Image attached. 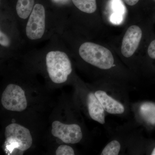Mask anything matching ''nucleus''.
I'll return each instance as SVG.
<instances>
[{
	"label": "nucleus",
	"instance_id": "1",
	"mask_svg": "<svg viewBox=\"0 0 155 155\" xmlns=\"http://www.w3.org/2000/svg\"><path fill=\"white\" fill-rule=\"evenodd\" d=\"M45 60L48 74L52 81L56 84L66 82L72 72L68 55L61 50H51L47 54Z\"/></svg>",
	"mask_w": 155,
	"mask_h": 155
},
{
	"label": "nucleus",
	"instance_id": "2",
	"mask_svg": "<svg viewBox=\"0 0 155 155\" xmlns=\"http://www.w3.org/2000/svg\"><path fill=\"white\" fill-rule=\"evenodd\" d=\"M78 53L84 61L100 69H110L114 66V58L110 51L94 43H83L79 48Z\"/></svg>",
	"mask_w": 155,
	"mask_h": 155
},
{
	"label": "nucleus",
	"instance_id": "3",
	"mask_svg": "<svg viewBox=\"0 0 155 155\" xmlns=\"http://www.w3.org/2000/svg\"><path fill=\"white\" fill-rule=\"evenodd\" d=\"M47 27V14L43 5L36 4L25 26V32L28 39L36 41L43 37Z\"/></svg>",
	"mask_w": 155,
	"mask_h": 155
},
{
	"label": "nucleus",
	"instance_id": "4",
	"mask_svg": "<svg viewBox=\"0 0 155 155\" xmlns=\"http://www.w3.org/2000/svg\"><path fill=\"white\" fill-rule=\"evenodd\" d=\"M5 136L6 147L10 151L17 148L24 151L30 148L32 145V137L29 130L17 123H12L6 127Z\"/></svg>",
	"mask_w": 155,
	"mask_h": 155
},
{
	"label": "nucleus",
	"instance_id": "5",
	"mask_svg": "<svg viewBox=\"0 0 155 155\" xmlns=\"http://www.w3.org/2000/svg\"><path fill=\"white\" fill-rule=\"evenodd\" d=\"M2 104L3 107L8 110H24L27 106L25 91L17 84H8L2 95Z\"/></svg>",
	"mask_w": 155,
	"mask_h": 155
},
{
	"label": "nucleus",
	"instance_id": "6",
	"mask_svg": "<svg viewBox=\"0 0 155 155\" xmlns=\"http://www.w3.org/2000/svg\"><path fill=\"white\" fill-rule=\"evenodd\" d=\"M51 133L66 143H78L82 139L81 128L77 124H65L58 121H54L52 125Z\"/></svg>",
	"mask_w": 155,
	"mask_h": 155
},
{
	"label": "nucleus",
	"instance_id": "7",
	"mask_svg": "<svg viewBox=\"0 0 155 155\" xmlns=\"http://www.w3.org/2000/svg\"><path fill=\"white\" fill-rule=\"evenodd\" d=\"M142 32L138 26H130L125 32L122 40L121 52L125 58H130L136 51L141 41Z\"/></svg>",
	"mask_w": 155,
	"mask_h": 155
},
{
	"label": "nucleus",
	"instance_id": "8",
	"mask_svg": "<svg viewBox=\"0 0 155 155\" xmlns=\"http://www.w3.org/2000/svg\"><path fill=\"white\" fill-rule=\"evenodd\" d=\"M94 94L105 110L109 114H121L125 111V108L123 105L108 95L105 92L98 91L95 93Z\"/></svg>",
	"mask_w": 155,
	"mask_h": 155
},
{
	"label": "nucleus",
	"instance_id": "9",
	"mask_svg": "<svg viewBox=\"0 0 155 155\" xmlns=\"http://www.w3.org/2000/svg\"><path fill=\"white\" fill-rule=\"evenodd\" d=\"M87 106L89 114L92 119L101 124H104L105 122L104 109L93 93H90L88 95Z\"/></svg>",
	"mask_w": 155,
	"mask_h": 155
},
{
	"label": "nucleus",
	"instance_id": "10",
	"mask_svg": "<svg viewBox=\"0 0 155 155\" xmlns=\"http://www.w3.org/2000/svg\"><path fill=\"white\" fill-rule=\"evenodd\" d=\"M35 5V0H17L16 6L17 16L23 20L28 19Z\"/></svg>",
	"mask_w": 155,
	"mask_h": 155
},
{
	"label": "nucleus",
	"instance_id": "11",
	"mask_svg": "<svg viewBox=\"0 0 155 155\" xmlns=\"http://www.w3.org/2000/svg\"><path fill=\"white\" fill-rule=\"evenodd\" d=\"M74 5L81 12L91 14L97 10L96 0H72Z\"/></svg>",
	"mask_w": 155,
	"mask_h": 155
},
{
	"label": "nucleus",
	"instance_id": "12",
	"mask_svg": "<svg viewBox=\"0 0 155 155\" xmlns=\"http://www.w3.org/2000/svg\"><path fill=\"white\" fill-rule=\"evenodd\" d=\"M141 113L148 122L155 124V104L152 103H145L141 107Z\"/></svg>",
	"mask_w": 155,
	"mask_h": 155
},
{
	"label": "nucleus",
	"instance_id": "13",
	"mask_svg": "<svg viewBox=\"0 0 155 155\" xmlns=\"http://www.w3.org/2000/svg\"><path fill=\"white\" fill-rule=\"evenodd\" d=\"M120 148L121 145L119 142L116 140H113L105 147L101 155H117L119 154Z\"/></svg>",
	"mask_w": 155,
	"mask_h": 155
},
{
	"label": "nucleus",
	"instance_id": "14",
	"mask_svg": "<svg viewBox=\"0 0 155 155\" xmlns=\"http://www.w3.org/2000/svg\"><path fill=\"white\" fill-rule=\"evenodd\" d=\"M57 155H75L74 150L69 146L62 145L58 148L56 151Z\"/></svg>",
	"mask_w": 155,
	"mask_h": 155
},
{
	"label": "nucleus",
	"instance_id": "15",
	"mask_svg": "<svg viewBox=\"0 0 155 155\" xmlns=\"http://www.w3.org/2000/svg\"><path fill=\"white\" fill-rule=\"evenodd\" d=\"M112 9L114 14L123 15L125 13V7L120 0H114L112 4Z\"/></svg>",
	"mask_w": 155,
	"mask_h": 155
},
{
	"label": "nucleus",
	"instance_id": "16",
	"mask_svg": "<svg viewBox=\"0 0 155 155\" xmlns=\"http://www.w3.org/2000/svg\"><path fill=\"white\" fill-rule=\"evenodd\" d=\"M123 20V15L121 14H112L110 17V21L115 24H119Z\"/></svg>",
	"mask_w": 155,
	"mask_h": 155
},
{
	"label": "nucleus",
	"instance_id": "17",
	"mask_svg": "<svg viewBox=\"0 0 155 155\" xmlns=\"http://www.w3.org/2000/svg\"><path fill=\"white\" fill-rule=\"evenodd\" d=\"M147 52L150 58L155 59V40L150 43L148 48Z\"/></svg>",
	"mask_w": 155,
	"mask_h": 155
},
{
	"label": "nucleus",
	"instance_id": "18",
	"mask_svg": "<svg viewBox=\"0 0 155 155\" xmlns=\"http://www.w3.org/2000/svg\"><path fill=\"white\" fill-rule=\"evenodd\" d=\"M127 5L129 6H134L137 4L139 0H123Z\"/></svg>",
	"mask_w": 155,
	"mask_h": 155
},
{
	"label": "nucleus",
	"instance_id": "19",
	"mask_svg": "<svg viewBox=\"0 0 155 155\" xmlns=\"http://www.w3.org/2000/svg\"><path fill=\"white\" fill-rule=\"evenodd\" d=\"M151 155H155V148L154 149V150H153V152H152Z\"/></svg>",
	"mask_w": 155,
	"mask_h": 155
},
{
	"label": "nucleus",
	"instance_id": "20",
	"mask_svg": "<svg viewBox=\"0 0 155 155\" xmlns=\"http://www.w3.org/2000/svg\"><path fill=\"white\" fill-rule=\"evenodd\" d=\"M153 1H154V2H155V0H153Z\"/></svg>",
	"mask_w": 155,
	"mask_h": 155
}]
</instances>
